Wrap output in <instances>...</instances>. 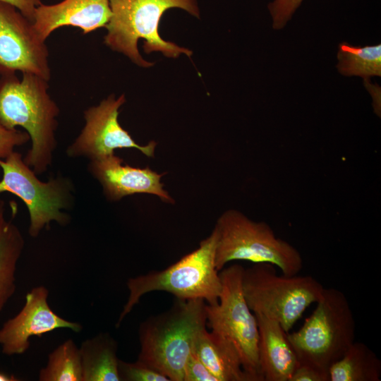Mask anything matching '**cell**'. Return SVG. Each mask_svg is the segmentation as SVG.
<instances>
[{"label":"cell","mask_w":381,"mask_h":381,"mask_svg":"<svg viewBox=\"0 0 381 381\" xmlns=\"http://www.w3.org/2000/svg\"><path fill=\"white\" fill-rule=\"evenodd\" d=\"M118 344L108 333L83 341L79 347L82 381H120Z\"/></svg>","instance_id":"obj_18"},{"label":"cell","mask_w":381,"mask_h":381,"mask_svg":"<svg viewBox=\"0 0 381 381\" xmlns=\"http://www.w3.org/2000/svg\"><path fill=\"white\" fill-rule=\"evenodd\" d=\"M303 0H273L268 4V10L275 30L282 29L291 20Z\"/></svg>","instance_id":"obj_23"},{"label":"cell","mask_w":381,"mask_h":381,"mask_svg":"<svg viewBox=\"0 0 381 381\" xmlns=\"http://www.w3.org/2000/svg\"><path fill=\"white\" fill-rule=\"evenodd\" d=\"M289 381H329V375L306 364L298 363Z\"/></svg>","instance_id":"obj_26"},{"label":"cell","mask_w":381,"mask_h":381,"mask_svg":"<svg viewBox=\"0 0 381 381\" xmlns=\"http://www.w3.org/2000/svg\"><path fill=\"white\" fill-rule=\"evenodd\" d=\"M244 267L238 264L219 271L222 290L217 304H206L207 323L211 332L236 351L243 370L252 381H264L258 354V328L242 289Z\"/></svg>","instance_id":"obj_9"},{"label":"cell","mask_w":381,"mask_h":381,"mask_svg":"<svg viewBox=\"0 0 381 381\" xmlns=\"http://www.w3.org/2000/svg\"><path fill=\"white\" fill-rule=\"evenodd\" d=\"M120 381H170L167 377L137 360L128 363L119 360Z\"/></svg>","instance_id":"obj_22"},{"label":"cell","mask_w":381,"mask_h":381,"mask_svg":"<svg viewBox=\"0 0 381 381\" xmlns=\"http://www.w3.org/2000/svg\"><path fill=\"white\" fill-rule=\"evenodd\" d=\"M337 68L344 76H359L365 80L381 76V44L353 46L339 44Z\"/></svg>","instance_id":"obj_20"},{"label":"cell","mask_w":381,"mask_h":381,"mask_svg":"<svg viewBox=\"0 0 381 381\" xmlns=\"http://www.w3.org/2000/svg\"><path fill=\"white\" fill-rule=\"evenodd\" d=\"M329 381H380L381 361L366 344L354 341L329 369Z\"/></svg>","instance_id":"obj_19"},{"label":"cell","mask_w":381,"mask_h":381,"mask_svg":"<svg viewBox=\"0 0 381 381\" xmlns=\"http://www.w3.org/2000/svg\"><path fill=\"white\" fill-rule=\"evenodd\" d=\"M312 314L297 331L287 333L298 363L329 375V369L355 341L356 322L345 294L324 288Z\"/></svg>","instance_id":"obj_5"},{"label":"cell","mask_w":381,"mask_h":381,"mask_svg":"<svg viewBox=\"0 0 381 381\" xmlns=\"http://www.w3.org/2000/svg\"><path fill=\"white\" fill-rule=\"evenodd\" d=\"M214 229L217 236L215 266L219 272L234 260L270 263L286 276L296 275L303 267L302 256L294 246L277 237L266 222H255L238 210L223 212Z\"/></svg>","instance_id":"obj_6"},{"label":"cell","mask_w":381,"mask_h":381,"mask_svg":"<svg viewBox=\"0 0 381 381\" xmlns=\"http://www.w3.org/2000/svg\"><path fill=\"white\" fill-rule=\"evenodd\" d=\"M49 291L44 286L34 287L25 297L22 309L8 319L0 329V346L6 356L23 354L30 347V339L56 329H69L75 332L83 329L82 325L61 318L48 303Z\"/></svg>","instance_id":"obj_12"},{"label":"cell","mask_w":381,"mask_h":381,"mask_svg":"<svg viewBox=\"0 0 381 381\" xmlns=\"http://www.w3.org/2000/svg\"><path fill=\"white\" fill-rule=\"evenodd\" d=\"M183 381H218V380L193 351L186 363Z\"/></svg>","instance_id":"obj_25"},{"label":"cell","mask_w":381,"mask_h":381,"mask_svg":"<svg viewBox=\"0 0 381 381\" xmlns=\"http://www.w3.org/2000/svg\"><path fill=\"white\" fill-rule=\"evenodd\" d=\"M30 140L25 131L18 129H8L0 124V159H5L15 151V148L22 146Z\"/></svg>","instance_id":"obj_24"},{"label":"cell","mask_w":381,"mask_h":381,"mask_svg":"<svg viewBox=\"0 0 381 381\" xmlns=\"http://www.w3.org/2000/svg\"><path fill=\"white\" fill-rule=\"evenodd\" d=\"M15 6L24 16L33 22L36 8L42 4L41 0H0Z\"/></svg>","instance_id":"obj_27"},{"label":"cell","mask_w":381,"mask_h":381,"mask_svg":"<svg viewBox=\"0 0 381 381\" xmlns=\"http://www.w3.org/2000/svg\"><path fill=\"white\" fill-rule=\"evenodd\" d=\"M126 102L125 95L116 97L111 94L83 113L85 125L70 144L66 153L70 158H86L89 161L112 154L116 149L135 148L148 157H153L156 142L146 145L135 142L119 122V109Z\"/></svg>","instance_id":"obj_10"},{"label":"cell","mask_w":381,"mask_h":381,"mask_svg":"<svg viewBox=\"0 0 381 381\" xmlns=\"http://www.w3.org/2000/svg\"><path fill=\"white\" fill-rule=\"evenodd\" d=\"M111 18L106 25L104 43L114 52L123 54L133 63L147 68L153 63L140 55L138 42L143 39L146 54L160 52L165 56L176 59L181 54L188 57L192 51L163 40L159 34V21L164 12L177 8L200 18L197 0H110Z\"/></svg>","instance_id":"obj_3"},{"label":"cell","mask_w":381,"mask_h":381,"mask_svg":"<svg viewBox=\"0 0 381 381\" xmlns=\"http://www.w3.org/2000/svg\"><path fill=\"white\" fill-rule=\"evenodd\" d=\"M217 242L213 229L197 249L167 269L128 279L129 295L116 327L120 326L143 296L154 291H167L181 300L202 299L207 305L217 304L222 290L215 266Z\"/></svg>","instance_id":"obj_4"},{"label":"cell","mask_w":381,"mask_h":381,"mask_svg":"<svg viewBox=\"0 0 381 381\" xmlns=\"http://www.w3.org/2000/svg\"><path fill=\"white\" fill-rule=\"evenodd\" d=\"M206 304L202 299L176 298L168 310L143 322L138 360L170 381H183L186 363L206 328Z\"/></svg>","instance_id":"obj_2"},{"label":"cell","mask_w":381,"mask_h":381,"mask_svg":"<svg viewBox=\"0 0 381 381\" xmlns=\"http://www.w3.org/2000/svg\"><path fill=\"white\" fill-rule=\"evenodd\" d=\"M0 193H11L24 202L29 213L30 236L37 238L52 222L62 226L70 223L71 216L65 210H70L75 202L71 179L59 174L47 181L40 180L16 151L0 159Z\"/></svg>","instance_id":"obj_8"},{"label":"cell","mask_w":381,"mask_h":381,"mask_svg":"<svg viewBox=\"0 0 381 381\" xmlns=\"http://www.w3.org/2000/svg\"><path fill=\"white\" fill-rule=\"evenodd\" d=\"M324 288L310 275H278L270 263H253L242 275L243 295L251 311L277 321L287 333L319 300Z\"/></svg>","instance_id":"obj_7"},{"label":"cell","mask_w":381,"mask_h":381,"mask_svg":"<svg viewBox=\"0 0 381 381\" xmlns=\"http://www.w3.org/2000/svg\"><path fill=\"white\" fill-rule=\"evenodd\" d=\"M258 328V354L264 381H289L298 365L287 332L276 320L255 314Z\"/></svg>","instance_id":"obj_15"},{"label":"cell","mask_w":381,"mask_h":381,"mask_svg":"<svg viewBox=\"0 0 381 381\" xmlns=\"http://www.w3.org/2000/svg\"><path fill=\"white\" fill-rule=\"evenodd\" d=\"M111 16L110 0H63L57 4H41L35 11L33 27L46 42L56 29L71 26L87 35L105 28Z\"/></svg>","instance_id":"obj_14"},{"label":"cell","mask_w":381,"mask_h":381,"mask_svg":"<svg viewBox=\"0 0 381 381\" xmlns=\"http://www.w3.org/2000/svg\"><path fill=\"white\" fill-rule=\"evenodd\" d=\"M18 377L13 375H8L5 373L0 372V381H17Z\"/></svg>","instance_id":"obj_28"},{"label":"cell","mask_w":381,"mask_h":381,"mask_svg":"<svg viewBox=\"0 0 381 381\" xmlns=\"http://www.w3.org/2000/svg\"><path fill=\"white\" fill-rule=\"evenodd\" d=\"M87 168L99 183L105 198L109 201H119L136 193H148L158 196L163 202L174 203L161 182L164 174H158L149 167H131L112 154L90 160Z\"/></svg>","instance_id":"obj_13"},{"label":"cell","mask_w":381,"mask_h":381,"mask_svg":"<svg viewBox=\"0 0 381 381\" xmlns=\"http://www.w3.org/2000/svg\"><path fill=\"white\" fill-rule=\"evenodd\" d=\"M45 42L32 21L15 6L0 1V77L29 73L49 81V54Z\"/></svg>","instance_id":"obj_11"},{"label":"cell","mask_w":381,"mask_h":381,"mask_svg":"<svg viewBox=\"0 0 381 381\" xmlns=\"http://www.w3.org/2000/svg\"><path fill=\"white\" fill-rule=\"evenodd\" d=\"M25 247L19 228L6 215V203L0 198V314L16 289L17 265Z\"/></svg>","instance_id":"obj_17"},{"label":"cell","mask_w":381,"mask_h":381,"mask_svg":"<svg viewBox=\"0 0 381 381\" xmlns=\"http://www.w3.org/2000/svg\"><path fill=\"white\" fill-rule=\"evenodd\" d=\"M48 90L49 81L32 73L0 77V124L21 127L29 135L31 146L23 160L37 175L50 167L57 146L60 109Z\"/></svg>","instance_id":"obj_1"},{"label":"cell","mask_w":381,"mask_h":381,"mask_svg":"<svg viewBox=\"0 0 381 381\" xmlns=\"http://www.w3.org/2000/svg\"><path fill=\"white\" fill-rule=\"evenodd\" d=\"M194 352L218 381H252L235 349L206 328L198 335Z\"/></svg>","instance_id":"obj_16"},{"label":"cell","mask_w":381,"mask_h":381,"mask_svg":"<svg viewBox=\"0 0 381 381\" xmlns=\"http://www.w3.org/2000/svg\"><path fill=\"white\" fill-rule=\"evenodd\" d=\"M38 377L40 381H82L79 347L73 339L66 340L48 355Z\"/></svg>","instance_id":"obj_21"}]
</instances>
